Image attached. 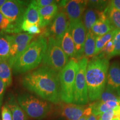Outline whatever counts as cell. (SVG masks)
<instances>
[{"mask_svg": "<svg viewBox=\"0 0 120 120\" xmlns=\"http://www.w3.org/2000/svg\"><path fill=\"white\" fill-rule=\"evenodd\" d=\"M23 86L46 101L58 103L61 101L58 73L42 65L26 75L22 79Z\"/></svg>", "mask_w": 120, "mask_h": 120, "instance_id": "1", "label": "cell"}, {"mask_svg": "<svg viewBox=\"0 0 120 120\" xmlns=\"http://www.w3.org/2000/svg\"><path fill=\"white\" fill-rule=\"evenodd\" d=\"M109 60L94 56L88 62L86 70V80L90 101H97L106 86Z\"/></svg>", "mask_w": 120, "mask_h": 120, "instance_id": "2", "label": "cell"}, {"mask_svg": "<svg viewBox=\"0 0 120 120\" xmlns=\"http://www.w3.org/2000/svg\"><path fill=\"white\" fill-rule=\"evenodd\" d=\"M47 48V40L43 36L31 42L13 64V73H25L38 67L42 62Z\"/></svg>", "mask_w": 120, "mask_h": 120, "instance_id": "3", "label": "cell"}, {"mask_svg": "<svg viewBox=\"0 0 120 120\" xmlns=\"http://www.w3.org/2000/svg\"><path fill=\"white\" fill-rule=\"evenodd\" d=\"M17 102L27 116L34 120H42L52 111V106L48 101L31 94H21L18 97Z\"/></svg>", "mask_w": 120, "mask_h": 120, "instance_id": "4", "label": "cell"}, {"mask_svg": "<svg viewBox=\"0 0 120 120\" xmlns=\"http://www.w3.org/2000/svg\"><path fill=\"white\" fill-rule=\"evenodd\" d=\"M78 66V61L75 58H72L58 73L60 98L64 103H73L75 79Z\"/></svg>", "mask_w": 120, "mask_h": 120, "instance_id": "5", "label": "cell"}, {"mask_svg": "<svg viewBox=\"0 0 120 120\" xmlns=\"http://www.w3.org/2000/svg\"><path fill=\"white\" fill-rule=\"evenodd\" d=\"M43 65L59 73L68 62V57L61 47L60 42L49 37L47 48L42 60Z\"/></svg>", "mask_w": 120, "mask_h": 120, "instance_id": "6", "label": "cell"}, {"mask_svg": "<svg viewBox=\"0 0 120 120\" xmlns=\"http://www.w3.org/2000/svg\"><path fill=\"white\" fill-rule=\"evenodd\" d=\"M26 4L25 1L7 0L5 4L0 7V13L8 19L12 25V34H18L22 31L21 25Z\"/></svg>", "mask_w": 120, "mask_h": 120, "instance_id": "7", "label": "cell"}, {"mask_svg": "<svg viewBox=\"0 0 120 120\" xmlns=\"http://www.w3.org/2000/svg\"><path fill=\"white\" fill-rule=\"evenodd\" d=\"M88 59L83 56L78 61V70L75 79L73 103L85 105L89 101L86 80V70Z\"/></svg>", "mask_w": 120, "mask_h": 120, "instance_id": "8", "label": "cell"}, {"mask_svg": "<svg viewBox=\"0 0 120 120\" xmlns=\"http://www.w3.org/2000/svg\"><path fill=\"white\" fill-rule=\"evenodd\" d=\"M34 36L26 33L9 34L10 42V53L8 62L12 68L19 56L25 51L31 43Z\"/></svg>", "mask_w": 120, "mask_h": 120, "instance_id": "9", "label": "cell"}, {"mask_svg": "<svg viewBox=\"0 0 120 120\" xmlns=\"http://www.w3.org/2000/svg\"><path fill=\"white\" fill-rule=\"evenodd\" d=\"M68 28L75 46V58L79 60L83 57L84 43L86 40L87 30L81 19L70 22Z\"/></svg>", "mask_w": 120, "mask_h": 120, "instance_id": "10", "label": "cell"}, {"mask_svg": "<svg viewBox=\"0 0 120 120\" xmlns=\"http://www.w3.org/2000/svg\"><path fill=\"white\" fill-rule=\"evenodd\" d=\"M69 23L64 12H58L49 27L47 34L49 37H53L58 41H61L68 29Z\"/></svg>", "mask_w": 120, "mask_h": 120, "instance_id": "11", "label": "cell"}, {"mask_svg": "<svg viewBox=\"0 0 120 120\" xmlns=\"http://www.w3.org/2000/svg\"><path fill=\"white\" fill-rule=\"evenodd\" d=\"M87 4V1L78 0L62 1L60 2V4L64 8V13L68 19L69 22L81 19Z\"/></svg>", "mask_w": 120, "mask_h": 120, "instance_id": "12", "label": "cell"}, {"mask_svg": "<svg viewBox=\"0 0 120 120\" xmlns=\"http://www.w3.org/2000/svg\"><path fill=\"white\" fill-rule=\"evenodd\" d=\"M86 107L84 105L64 103L60 104V113L67 120H78L85 115Z\"/></svg>", "mask_w": 120, "mask_h": 120, "instance_id": "13", "label": "cell"}, {"mask_svg": "<svg viewBox=\"0 0 120 120\" xmlns=\"http://www.w3.org/2000/svg\"><path fill=\"white\" fill-rule=\"evenodd\" d=\"M106 87L120 97V63L114 62L109 67Z\"/></svg>", "mask_w": 120, "mask_h": 120, "instance_id": "14", "label": "cell"}, {"mask_svg": "<svg viewBox=\"0 0 120 120\" xmlns=\"http://www.w3.org/2000/svg\"><path fill=\"white\" fill-rule=\"evenodd\" d=\"M58 7L57 3L43 8H38L41 19L40 27L43 28L49 25L58 13Z\"/></svg>", "mask_w": 120, "mask_h": 120, "instance_id": "15", "label": "cell"}, {"mask_svg": "<svg viewBox=\"0 0 120 120\" xmlns=\"http://www.w3.org/2000/svg\"><path fill=\"white\" fill-rule=\"evenodd\" d=\"M61 47L68 57H76V49L72 37L70 34L69 28L64 33L61 41H59Z\"/></svg>", "mask_w": 120, "mask_h": 120, "instance_id": "16", "label": "cell"}, {"mask_svg": "<svg viewBox=\"0 0 120 120\" xmlns=\"http://www.w3.org/2000/svg\"><path fill=\"white\" fill-rule=\"evenodd\" d=\"M120 106V102L109 101L105 102L96 101L90 105L92 109V113L97 116H100L102 113L109 109H116Z\"/></svg>", "mask_w": 120, "mask_h": 120, "instance_id": "17", "label": "cell"}, {"mask_svg": "<svg viewBox=\"0 0 120 120\" xmlns=\"http://www.w3.org/2000/svg\"><path fill=\"white\" fill-rule=\"evenodd\" d=\"M115 30L108 19L107 17L100 19L95 22L91 31L96 36H101Z\"/></svg>", "mask_w": 120, "mask_h": 120, "instance_id": "18", "label": "cell"}, {"mask_svg": "<svg viewBox=\"0 0 120 120\" xmlns=\"http://www.w3.org/2000/svg\"><path fill=\"white\" fill-rule=\"evenodd\" d=\"M6 104L11 110L12 120H28V116L20 107L13 96L9 97Z\"/></svg>", "mask_w": 120, "mask_h": 120, "instance_id": "19", "label": "cell"}, {"mask_svg": "<svg viewBox=\"0 0 120 120\" xmlns=\"http://www.w3.org/2000/svg\"><path fill=\"white\" fill-rule=\"evenodd\" d=\"M23 20L27 21L31 23L38 25L40 27L41 26V19L38 8L31 1L26 9L23 16Z\"/></svg>", "mask_w": 120, "mask_h": 120, "instance_id": "20", "label": "cell"}, {"mask_svg": "<svg viewBox=\"0 0 120 120\" xmlns=\"http://www.w3.org/2000/svg\"><path fill=\"white\" fill-rule=\"evenodd\" d=\"M96 37L91 30L87 32L86 40L84 43L83 54L85 57L87 58L94 56Z\"/></svg>", "mask_w": 120, "mask_h": 120, "instance_id": "21", "label": "cell"}, {"mask_svg": "<svg viewBox=\"0 0 120 120\" xmlns=\"http://www.w3.org/2000/svg\"><path fill=\"white\" fill-rule=\"evenodd\" d=\"M0 79L2 80L6 87H8L12 84V68L8 61L1 60L0 62Z\"/></svg>", "mask_w": 120, "mask_h": 120, "instance_id": "22", "label": "cell"}, {"mask_svg": "<svg viewBox=\"0 0 120 120\" xmlns=\"http://www.w3.org/2000/svg\"><path fill=\"white\" fill-rule=\"evenodd\" d=\"M10 53L9 34L0 32V58L8 61Z\"/></svg>", "mask_w": 120, "mask_h": 120, "instance_id": "23", "label": "cell"}, {"mask_svg": "<svg viewBox=\"0 0 120 120\" xmlns=\"http://www.w3.org/2000/svg\"><path fill=\"white\" fill-rule=\"evenodd\" d=\"M104 12L113 27L116 30H120V11L109 4Z\"/></svg>", "mask_w": 120, "mask_h": 120, "instance_id": "24", "label": "cell"}, {"mask_svg": "<svg viewBox=\"0 0 120 120\" xmlns=\"http://www.w3.org/2000/svg\"><path fill=\"white\" fill-rule=\"evenodd\" d=\"M94 9H87L83 16V24L87 32L91 30L93 25L99 19V12Z\"/></svg>", "mask_w": 120, "mask_h": 120, "instance_id": "25", "label": "cell"}, {"mask_svg": "<svg viewBox=\"0 0 120 120\" xmlns=\"http://www.w3.org/2000/svg\"><path fill=\"white\" fill-rule=\"evenodd\" d=\"M115 30L111 31L107 34H104L101 36H97L96 38V47H95V52H94V56H96L101 50L103 49L105 45L108 42L112 40L113 37Z\"/></svg>", "mask_w": 120, "mask_h": 120, "instance_id": "26", "label": "cell"}, {"mask_svg": "<svg viewBox=\"0 0 120 120\" xmlns=\"http://www.w3.org/2000/svg\"><path fill=\"white\" fill-rule=\"evenodd\" d=\"M109 101H113L120 102V97L116 92L106 87L104 91L102 93L100 98L97 101L105 102Z\"/></svg>", "mask_w": 120, "mask_h": 120, "instance_id": "27", "label": "cell"}, {"mask_svg": "<svg viewBox=\"0 0 120 120\" xmlns=\"http://www.w3.org/2000/svg\"><path fill=\"white\" fill-rule=\"evenodd\" d=\"M12 25L11 22L0 13V32L12 34Z\"/></svg>", "mask_w": 120, "mask_h": 120, "instance_id": "28", "label": "cell"}, {"mask_svg": "<svg viewBox=\"0 0 120 120\" xmlns=\"http://www.w3.org/2000/svg\"><path fill=\"white\" fill-rule=\"evenodd\" d=\"M114 51V46L112 40L109 41L105 45L102 49H101V51L97 54L99 56L102 57L109 59V58L111 57V55Z\"/></svg>", "mask_w": 120, "mask_h": 120, "instance_id": "29", "label": "cell"}, {"mask_svg": "<svg viewBox=\"0 0 120 120\" xmlns=\"http://www.w3.org/2000/svg\"><path fill=\"white\" fill-rule=\"evenodd\" d=\"M112 41L113 43L114 51L111 55V57L113 56L120 55V30L115 29Z\"/></svg>", "mask_w": 120, "mask_h": 120, "instance_id": "30", "label": "cell"}, {"mask_svg": "<svg viewBox=\"0 0 120 120\" xmlns=\"http://www.w3.org/2000/svg\"><path fill=\"white\" fill-rule=\"evenodd\" d=\"M98 120H118L115 114V109H109L102 113L99 116Z\"/></svg>", "mask_w": 120, "mask_h": 120, "instance_id": "31", "label": "cell"}, {"mask_svg": "<svg viewBox=\"0 0 120 120\" xmlns=\"http://www.w3.org/2000/svg\"><path fill=\"white\" fill-rule=\"evenodd\" d=\"M1 118L2 120H12L11 110L6 103L1 107Z\"/></svg>", "mask_w": 120, "mask_h": 120, "instance_id": "32", "label": "cell"}, {"mask_svg": "<svg viewBox=\"0 0 120 120\" xmlns=\"http://www.w3.org/2000/svg\"><path fill=\"white\" fill-rule=\"evenodd\" d=\"M38 8L51 5L54 4H56L57 1L53 0H34L31 1Z\"/></svg>", "mask_w": 120, "mask_h": 120, "instance_id": "33", "label": "cell"}, {"mask_svg": "<svg viewBox=\"0 0 120 120\" xmlns=\"http://www.w3.org/2000/svg\"><path fill=\"white\" fill-rule=\"evenodd\" d=\"M90 4H92V6L96 7L98 10H102L105 7L106 8L107 6L106 4H107L106 1H89Z\"/></svg>", "mask_w": 120, "mask_h": 120, "instance_id": "34", "label": "cell"}, {"mask_svg": "<svg viewBox=\"0 0 120 120\" xmlns=\"http://www.w3.org/2000/svg\"><path fill=\"white\" fill-rule=\"evenodd\" d=\"M41 28H40L38 25L32 24V25L28 28L27 32L28 34H31V35H33V34H40V33H41Z\"/></svg>", "mask_w": 120, "mask_h": 120, "instance_id": "35", "label": "cell"}, {"mask_svg": "<svg viewBox=\"0 0 120 120\" xmlns=\"http://www.w3.org/2000/svg\"><path fill=\"white\" fill-rule=\"evenodd\" d=\"M5 85L4 83V82L2 81L1 79H0V107H1V105H2L3 97H4V91L6 89Z\"/></svg>", "mask_w": 120, "mask_h": 120, "instance_id": "36", "label": "cell"}, {"mask_svg": "<svg viewBox=\"0 0 120 120\" xmlns=\"http://www.w3.org/2000/svg\"><path fill=\"white\" fill-rule=\"evenodd\" d=\"M109 4L114 8L120 11V0H112L109 1Z\"/></svg>", "mask_w": 120, "mask_h": 120, "instance_id": "37", "label": "cell"}, {"mask_svg": "<svg viewBox=\"0 0 120 120\" xmlns=\"http://www.w3.org/2000/svg\"><path fill=\"white\" fill-rule=\"evenodd\" d=\"M99 116H96L94 113H91L87 118V120H98Z\"/></svg>", "mask_w": 120, "mask_h": 120, "instance_id": "38", "label": "cell"}, {"mask_svg": "<svg viewBox=\"0 0 120 120\" xmlns=\"http://www.w3.org/2000/svg\"><path fill=\"white\" fill-rule=\"evenodd\" d=\"M115 114H116L117 119L118 120H120V106L117 109H115Z\"/></svg>", "mask_w": 120, "mask_h": 120, "instance_id": "39", "label": "cell"}, {"mask_svg": "<svg viewBox=\"0 0 120 120\" xmlns=\"http://www.w3.org/2000/svg\"><path fill=\"white\" fill-rule=\"evenodd\" d=\"M89 116L90 115H88V114H87L86 112H85V115H84L83 116L81 117L78 120H87V117Z\"/></svg>", "mask_w": 120, "mask_h": 120, "instance_id": "40", "label": "cell"}, {"mask_svg": "<svg viewBox=\"0 0 120 120\" xmlns=\"http://www.w3.org/2000/svg\"><path fill=\"white\" fill-rule=\"evenodd\" d=\"M6 1L7 0H0V7L2 6V5H4Z\"/></svg>", "mask_w": 120, "mask_h": 120, "instance_id": "41", "label": "cell"}, {"mask_svg": "<svg viewBox=\"0 0 120 120\" xmlns=\"http://www.w3.org/2000/svg\"><path fill=\"white\" fill-rule=\"evenodd\" d=\"M1 58H0V62H1Z\"/></svg>", "mask_w": 120, "mask_h": 120, "instance_id": "42", "label": "cell"}, {"mask_svg": "<svg viewBox=\"0 0 120 120\" xmlns=\"http://www.w3.org/2000/svg\"><path fill=\"white\" fill-rule=\"evenodd\" d=\"M0 120H1V119H0Z\"/></svg>", "mask_w": 120, "mask_h": 120, "instance_id": "43", "label": "cell"}]
</instances>
